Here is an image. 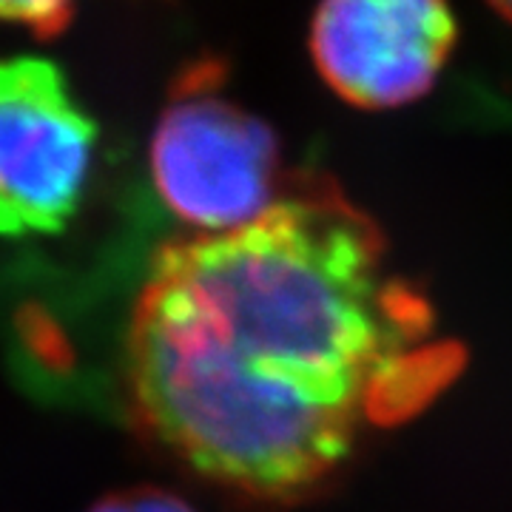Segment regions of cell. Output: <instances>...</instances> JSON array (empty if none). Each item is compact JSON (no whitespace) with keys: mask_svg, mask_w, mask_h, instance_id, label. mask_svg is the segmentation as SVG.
Listing matches in <instances>:
<instances>
[{"mask_svg":"<svg viewBox=\"0 0 512 512\" xmlns=\"http://www.w3.org/2000/svg\"><path fill=\"white\" fill-rule=\"evenodd\" d=\"M225 57L188 60L171 77L148 140L157 197L200 234H225L268 214L299 185L276 128L228 94Z\"/></svg>","mask_w":512,"mask_h":512,"instance_id":"obj_2","label":"cell"},{"mask_svg":"<svg viewBox=\"0 0 512 512\" xmlns=\"http://www.w3.org/2000/svg\"><path fill=\"white\" fill-rule=\"evenodd\" d=\"M89 512H194V507L160 487H131L103 495Z\"/></svg>","mask_w":512,"mask_h":512,"instance_id":"obj_6","label":"cell"},{"mask_svg":"<svg viewBox=\"0 0 512 512\" xmlns=\"http://www.w3.org/2000/svg\"><path fill=\"white\" fill-rule=\"evenodd\" d=\"M384 271L376 220L305 168L268 214L163 245L126 330V393L154 444L259 504L328 490L362 421L421 410L461 353Z\"/></svg>","mask_w":512,"mask_h":512,"instance_id":"obj_1","label":"cell"},{"mask_svg":"<svg viewBox=\"0 0 512 512\" xmlns=\"http://www.w3.org/2000/svg\"><path fill=\"white\" fill-rule=\"evenodd\" d=\"M80 0H0V20L15 23L37 37L63 35L77 18Z\"/></svg>","mask_w":512,"mask_h":512,"instance_id":"obj_5","label":"cell"},{"mask_svg":"<svg viewBox=\"0 0 512 512\" xmlns=\"http://www.w3.org/2000/svg\"><path fill=\"white\" fill-rule=\"evenodd\" d=\"M458 37L450 0H316L308 55L345 106L396 111L436 89Z\"/></svg>","mask_w":512,"mask_h":512,"instance_id":"obj_4","label":"cell"},{"mask_svg":"<svg viewBox=\"0 0 512 512\" xmlns=\"http://www.w3.org/2000/svg\"><path fill=\"white\" fill-rule=\"evenodd\" d=\"M100 128L55 60L0 57V237L63 231L86 194Z\"/></svg>","mask_w":512,"mask_h":512,"instance_id":"obj_3","label":"cell"},{"mask_svg":"<svg viewBox=\"0 0 512 512\" xmlns=\"http://www.w3.org/2000/svg\"><path fill=\"white\" fill-rule=\"evenodd\" d=\"M487 6L493 9L498 18H504L512 26V0H487Z\"/></svg>","mask_w":512,"mask_h":512,"instance_id":"obj_7","label":"cell"}]
</instances>
